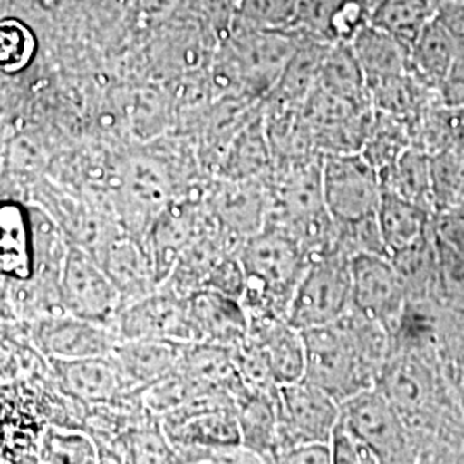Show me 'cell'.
Wrapping results in <instances>:
<instances>
[{
  "instance_id": "obj_1",
  "label": "cell",
  "mask_w": 464,
  "mask_h": 464,
  "mask_svg": "<svg viewBox=\"0 0 464 464\" xmlns=\"http://www.w3.org/2000/svg\"><path fill=\"white\" fill-rule=\"evenodd\" d=\"M375 387L406 427L415 463H464V413L437 358L391 349Z\"/></svg>"
},
{
  "instance_id": "obj_2",
  "label": "cell",
  "mask_w": 464,
  "mask_h": 464,
  "mask_svg": "<svg viewBox=\"0 0 464 464\" xmlns=\"http://www.w3.org/2000/svg\"><path fill=\"white\" fill-rule=\"evenodd\" d=\"M304 377L339 404L373 389L391 353V335L372 318L349 308L329 325L301 331Z\"/></svg>"
},
{
  "instance_id": "obj_3",
  "label": "cell",
  "mask_w": 464,
  "mask_h": 464,
  "mask_svg": "<svg viewBox=\"0 0 464 464\" xmlns=\"http://www.w3.org/2000/svg\"><path fill=\"white\" fill-rule=\"evenodd\" d=\"M322 159L272 167L266 176V226L287 232L310 258L335 249V222L324 198Z\"/></svg>"
},
{
  "instance_id": "obj_4",
  "label": "cell",
  "mask_w": 464,
  "mask_h": 464,
  "mask_svg": "<svg viewBox=\"0 0 464 464\" xmlns=\"http://www.w3.org/2000/svg\"><path fill=\"white\" fill-rule=\"evenodd\" d=\"M246 274L241 303L248 315L287 318L289 306L303 279L310 256L287 232L266 226L239 248Z\"/></svg>"
},
{
  "instance_id": "obj_5",
  "label": "cell",
  "mask_w": 464,
  "mask_h": 464,
  "mask_svg": "<svg viewBox=\"0 0 464 464\" xmlns=\"http://www.w3.org/2000/svg\"><path fill=\"white\" fill-rule=\"evenodd\" d=\"M351 308V258L332 251L310 258L287 320L298 331L329 325Z\"/></svg>"
},
{
  "instance_id": "obj_6",
  "label": "cell",
  "mask_w": 464,
  "mask_h": 464,
  "mask_svg": "<svg viewBox=\"0 0 464 464\" xmlns=\"http://www.w3.org/2000/svg\"><path fill=\"white\" fill-rule=\"evenodd\" d=\"M322 184L325 205L335 226L356 224L377 216L382 198L381 176L362 151L324 155Z\"/></svg>"
},
{
  "instance_id": "obj_7",
  "label": "cell",
  "mask_w": 464,
  "mask_h": 464,
  "mask_svg": "<svg viewBox=\"0 0 464 464\" xmlns=\"http://www.w3.org/2000/svg\"><path fill=\"white\" fill-rule=\"evenodd\" d=\"M277 458L308 442H329L341 418V404L306 381L284 383L277 399Z\"/></svg>"
},
{
  "instance_id": "obj_8",
  "label": "cell",
  "mask_w": 464,
  "mask_h": 464,
  "mask_svg": "<svg viewBox=\"0 0 464 464\" xmlns=\"http://www.w3.org/2000/svg\"><path fill=\"white\" fill-rule=\"evenodd\" d=\"M341 420L365 442L379 464L415 463L406 427L377 387L344 401Z\"/></svg>"
},
{
  "instance_id": "obj_9",
  "label": "cell",
  "mask_w": 464,
  "mask_h": 464,
  "mask_svg": "<svg viewBox=\"0 0 464 464\" xmlns=\"http://www.w3.org/2000/svg\"><path fill=\"white\" fill-rule=\"evenodd\" d=\"M408 304L406 289L387 255L351 258V308L372 318L392 337Z\"/></svg>"
},
{
  "instance_id": "obj_10",
  "label": "cell",
  "mask_w": 464,
  "mask_h": 464,
  "mask_svg": "<svg viewBox=\"0 0 464 464\" xmlns=\"http://www.w3.org/2000/svg\"><path fill=\"white\" fill-rule=\"evenodd\" d=\"M61 304L71 315L107 325L122 310V298L103 266L82 248L67 251L59 279Z\"/></svg>"
},
{
  "instance_id": "obj_11",
  "label": "cell",
  "mask_w": 464,
  "mask_h": 464,
  "mask_svg": "<svg viewBox=\"0 0 464 464\" xmlns=\"http://www.w3.org/2000/svg\"><path fill=\"white\" fill-rule=\"evenodd\" d=\"M203 203L216 220L217 227L236 243L243 245L266 227V178L232 181L208 176L203 183Z\"/></svg>"
},
{
  "instance_id": "obj_12",
  "label": "cell",
  "mask_w": 464,
  "mask_h": 464,
  "mask_svg": "<svg viewBox=\"0 0 464 464\" xmlns=\"http://www.w3.org/2000/svg\"><path fill=\"white\" fill-rule=\"evenodd\" d=\"M121 339H160L179 344L198 343L186 296L159 287L149 296L122 306L117 315Z\"/></svg>"
},
{
  "instance_id": "obj_13",
  "label": "cell",
  "mask_w": 464,
  "mask_h": 464,
  "mask_svg": "<svg viewBox=\"0 0 464 464\" xmlns=\"http://www.w3.org/2000/svg\"><path fill=\"white\" fill-rule=\"evenodd\" d=\"M34 344L52 360H82L107 356L121 337L105 325L80 316L49 315L34 327Z\"/></svg>"
},
{
  "instance_id": "obj_14",
  "label": "cell",
  "mask_w": 464,
  "mask_h": 464,
  "mask_svg": "<svg viewBox=\"0 0 464 464\" xmlns=\"http://www.w3.org/2000/svg\"><path fill=\"white\" fill-rule=\"evenodd\" d=\"M373 0H299L289 30L320 44H351L370 23Z\"/></svg>"
},
{
  "instance_id": "obj_15",
  "label": "cell",
  "mask_w": 464,
  "mask_h": 464,
  "mask_svg": "<svg viewBox=\"0 0 464 464\" xmlns=\"http://www.w3.org/2000/svg\"><path fill=\"white\" fill-rule=\"evenodd\" d=\"M246 343L266 360L279 385L303 381L304 341L303 334L284 316L248 315Z\"/></svg>"
},
{
  "instance_id": "obj_16",
  "label": "cell",
  "mask_w": 464,
  "mask_h": 464,
  "mask_svg": "<svg viewBox=\"0 0 464 464\" xmlns=\"http://www.w3.org/2000/svg\"><path fill=\"white\" fill-rule=\"evenodd\" d=\"M186 303L198 343L231 349L245 343L249 318L239 299L201 287L188 295Z\"/></svg>"
},
{
  "instance_id": "obj_17",
  "label": "cell",
  "mask_w": 464,
  "mask_h": 464,
  "mask_svg": "<svg viewBox=\"0 0 464 464\" xmlns=\"http://www.w3.org/2000/svg\"><path fill=\"white\" fill-rule=\"evenodd\" d=\"M102 253V266L114 282L122 298V306L145 298L160 287L145 241L124 232L111 239Z\"/></svg>"
},
{
  "instance_id": "obj_18",
  "label": "cell",
  "mask_w": 464,
  "mask_h": 464,
  "mask_svg": "<svg viewBox=\"0 0 464 464\" xmlns=\"http://www.w3.org/2000/svg\"><path fill=\"white\" fill-rule=\"evenodd\" d=\"M53 368L69 396L86 404H105L134 394L112 354L82 360H53Z\"/></svg>"
},
{
  "instance_id": "obj_19",
  "label": "cell",
  "mask_w": 464,
  "mask_h": 464,
  "mask_svg": "<svg viewBox=\"0 0 464 464\" xmlns=\"http://www.w3.org/2000/svg\"><path fill=\"white\" fill-rule=\"evenodd\" d=\"M184 346L160 339H121L111 354L130 391L140 394L153 382L164 379L178 368Z\"/></svg>"
},
{
  "instance_id": "obj_20",
  "label": "cell",
  "mask_w": 464,
  "mask_h": 464,
  "mask_svg": "<svg viewBox=\"0 0 464 464\" xmlns=\"http://www.w3.org/2000/svg\"><path fill=\"white\" fill-rule=\"evenodd\" d=\"M0 277L16 282L34 277L32 216L16 199H0Z\"/></svg>"
},
{
  "instance_id": "obj_21",
  "label": "cell",
  "mask_w": 464,
  "mask_h": 464,
  "mask_svg": "<svg viewBox=\"0 0 464 464\" xmlns=\"http://www.w3.org/2000/svg\"><path fill=\"white\" fill-rule=\"evenodd\" d=\"M270 170L272 153L266 140L262 103V109L249 119L243 130L232 140L216 176L232 181H245L266 178Z\"/></svg>"
},
{
  "instance_id": "obj_22",
  "label": "cell",
  "mask_w": 464,
  "mask_h": 464,
  "mask_svg": "<svg viewBox=\"0 0 464 464\" xmlns=\"http://www.w3.org/2000/svg\"><path fill=\"white\" fill-rule=\"evenodd\" d=\"M408 301H439V251L433 222L430 231L413 245L391 255Z\"/></svg>"
},
{
  "instance_id": "obj_23",
  "label": "cell",
  "mask_w": 464,
  "mask_h": 464,
  "mask_svg": "<svg viewBox=\"0 0 464 464\" xmlns=\"http://www.w3.org/2000/svg\"><path fill=\"white\" fill-rule=\"evenodd\" d=\"M458 50L459 47L452 34L435 16L410 49L408 72L420 83L439 93Z\"/></svg>"
},
{
  "instance_id": "obj_24",
  "label": "cell",
  "mask_w": 464,
  "mask_h": 464,
  "mask_svg": "<svg viewBox=\"0 0 464 464\" xmlns=\"http://www.w3.org/2000/svg\"><path fill=\"white\" fill-rule=\"evenodd\" d=\"M349 47L365 74L366 86L408 71V47L370 23L353 38Z\"/></svg>"
},
{
  "instance_id": "obj_25",
  "label": "cell",
  "mask_w": 464,
  "mask_h": 464,
  "mask_svg": "<svg viewBox=\"0 0 464 464\" xmlns=\"http://www.w3.org/2000/svg\"><path fill=\"white\" fill-rule=\"evenodd\" d=\"M377 220L383 245L391 256L430 231L433 214L413 201L401 198L396 193L382 188Z\"/></svg>"
},
{
  "instance_id": "obj_26",
  "label": "cell",
  "mask_w": 464,
  "mask_h": 464,
  "mask_svg": "<svg viewBox=\"0 0 464 464\" xmlns=\"http://www.w3.org/2000/svg\"><path fill=\"white\" fill-rule=\"evenodd\" d=\"M276 399L253 394L236 401L241 442L262 463H277V408Z\"/></svg>"
},
{
  "instance_id": "obj_27",
  "label": "cell",
  "mask_w": 464,
  "mask_h": 464,
  "mask_svg": "<svg viewBox=\"0 0 464 464\" xmlns=\"http://www.w3.org/2000/svg\"><path fill=\"white\" fill-rule=\"evenodd\" d=\"M439 0H375L370 24L398 38L408 50L437 16Z\"/></svg>"
},
{
  "instance_id": "obj_28",
  "label": "cell",
  "mask_w": 464,
  "mask_h": 464,
  "mask_svg": "<svg viewBox=\"0 0 464 464\" xmlns=\"http://www.w3.org/2000/svg\"><path fill=\"white\" fill-rule=\"evenodd\" d=\"M315 86L351 103L372 107L365 74L349 44H335L327 50Z\"/></svg>"
},
{
  "instance_id": "obj_29",
  "label": "cell",
  "mask_w": 464,
  "mask_h": 464,
  "mask_svg": "<svg viewBox=\"0 0 464 464\" xmlns=\"http://www.w3.org/2000/svg\"><path fill=\"white\" fill-rule=\"evenodd\" d=\"M381 181L382 188L396 193L401 198L413 201L433 214L430 155L427 151L413 145L408 147Z\"/></svg>"
},
{
  "instance_id": "obj_30",
  "label": "cell",
  "mask_w": 464,
  "mask_h": 464,
  "mask_svg": "<svg viewBox=\"0 0 464 464\" xmlns=\"http://www.w3.org/2000/svg\"><path fill=\"white\" fill-rule=\"evenodd\" d=\"M408 147H411L408 126L396 117L375 111L362 155L379 172L381 179L394 167L401 153Z\"/></svg>"
},
{
  "instance_id": "obj_31",
  "label": "cell",
  "mask_w": 464,
  "mask_h": 464,
  "mask_svg": "<svg viewBox=\"0 0 464 464\" xmlns=\"http://www.w3.org/2000/svg\"><path fill=\"white\" fill-rule=\"evenodd\" d=\"M431 205L433 214L463 210L464 159L442 150L430 155Z\"/></svg>"
},
{
  "instance_id": "obj_32",
  "label": "cell",
  "mask_w": 464,
  "mask_h": 464,
  "mask_svg": "<svg viewBox=\"0 0 464 464\" xmlns=\"http://www.w3.org/2000/svg\"><path fill=\"white\" fill-rule=\"evenodd\" d=\"M36 52L38 38L26 21L13 14L0 17V74L24 72L32 66Z\"/></svg>"
},
{
  "instance_id": "obj_33",
  "label": "cell",
  "mask_w": 464,
  "mask_h": 464,
  "mask_svg": "<svg viewBox=\"0 0 464 464\" xmlns=\"http://www.w3.org/2000/svg\"><path fill=\"white\" fill-rule=\"evenodd\" d=\"M38 461L100 463V450L97 444L83 431L50 427L40 437Z\"/></svg>"
},
{
  "instance_id": "obj_34",
  "label": "cell",
  "mask_w": 464,
  "mask_h": 464,
  "mask_svg": "<svg viewBox=\"0 0 464 464\" xmlns=\"http://www.w3.org/2000/svg\"><path fill=\"white\" fill-rule=\"evenodd\" d=\"M299 0H236V14L243 26L260 30H289Z\"/></svg>"
},
{
  "instance_id": "obj_35",
  "label": "cell",
  "mask_w": 464,
  "mask_h": 464,
  "mask_svg": "<svg viewBox=\"0 0 464 464\" xmlns=\"http://www.w3.org/2000/svg\"><path fill=\"white\" fill-rule=\"evenodd\" d=\"M435 243L439 251V301L464 320V260L437 234Z\"/></svg>"
},
{
  "instance_id": "obj_36",
  "label": "cell",
  "mask_w": 464,
  "mask_h": 464,
  "mask_svg": "<svg viewBox=\"0 0 464 464\" xmlns=\"http://www.w3.org/2000/svg\"><path fill=\"white\" fill-rule=\"evenodd\" d=\"M205 287L241 301L246 291V274L239 260V251L227 253L217 262L205 282Z\"/></svg>"
},
{
  "instance_id": "obj_37",
  "label": "cell",
  "mask_w": 464,
  "mask_h": 464,
  "mask_svg": "<svg viewBox=\"0 0 464 464\" xmlns=\"http://www.w3.org/2000/svg\"><path fill=\"white\" fill-rule=\"evenodd\" d=\"M332 463L335 464H379L375 454L368 449L365 442L349 430L344 421L339 418L335 429L332 430L331 440Z\"/></svg>"
},
{
  "instance_id": "obj_38",
  "label": "cell",
  "mask_w": 464,
  "mask_h": 464,
  "mask_svg": "<svg viewBox=\"0 0 464 464\" xmlns=\"http://www.w3.org/2000/svg\"><path fill=\"white\" fill-rule=\"evenodd\" d=\"M433 231L464 260V210L433 214Z\"/></svg>"
},
{
  "instance_id": "obj_39",
  "label": "cell",
  "mask_w": 464,
  "mask_h": 464,
  "mask_svg": "<svg viewBox=\"0 0 464 464\" xmlns=\"http://www.w3.org/2000/svg\"><path fill=\"white\" fill-rule=\"evenodd\" d=\"M439 99L448 107H464V47H459L448 76L439 90Z\"/></svg>"
},
{
  "instance_id": "obj_40",
  "label": "cell",
  "mask_w": 464,
  "mask_h": 464,
  "mask_svg": "<svg viewBox=\"0 0 464 464\" xmlns=\"http://www.w3.org/2000/svg\"><path fill=\"white\" fill-rule=\"evenodd\" d=\"M277 463L291 464H329L332 463V450L329 442H308L296 448L287 449L279 454Z\"/></svg>"
},
{
  "instance_id": "obj_41",
  "label": "cell",
  "mask_w": 464,
  "mask_h": 464,
  "mask_svg": "<svg viewBox=\"0 0 464 464\" xmlns=\"http://www.w3.org/2000/svg\"><path fill=\"white\" fill-rule=\"evenodd\" d=\"M437 17L452 34L458 47H464V0H439Z\"/></svg>"
},
{
  "instance_id": "obj_42",
  "label": "cell",
  "mask_w": 464,
  "mask_h": 464,
  "mask_svg": "<svg viewBox=\"0 0 464 464\" xmlns=\"http://www.w3.org/2000/svg\"><path fill=\"white\" fill-rule=\"evenodd\" d=\"M448 377L454 383L456 391H458V396H459V401H461V408H463L464 413V363L461 366H458V368H454Z\"/></svg>"
},
{
  "instance_id": "obj_43",
  "label": "cell",
  "mask_w": 464,
  "mask_h": 464,
  "mask_svg": "<svg viewBox=\"0 0 464 464\" xmlns=\"http://www.w3.org/2000/svg\"><path fill=\"white\" fill-rule=\"evenodd\" d=\"M16 0H0V17L7 16Z\"/></svg>"
},
{
  "instance_id": "obj_44",
  "label": "cell",
  "mask_w": 464,
  "mask_h": 464,
  "mask_svg": "<svg viewBox=\"0 0 464 464\" xmlns=\"http://www.w3.org/2000/svg\"><path fill=\"white\" fill-rule=\"evenodd\" d=\"M463 210H464V205H463Z\"/></svg>"
},
{
  "instance_id": "obj_45",
  "label": "cell",
  "mask_w": 464,
  "mask_h": 464,
  "mask_svg": "<svg viewBox=\"0 0 464 464\" xmlns=\"http://www.w3.org/2000/svg\"><path fill=\"white\" fill-rule=\"evenodd\" d=\"M373 2H375V0H373Z\"/></svg>"
}]
</instances>
